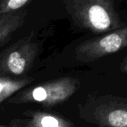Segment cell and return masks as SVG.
I'll return each instance as SVG.
<instances>
[{
	"instance_id": "cell-1",
	"label": "cell",
	"mask_w": 127,
	"mask_h": 127,
	"mask_svg": "<svg viewBox=\"0 0 127 127\" xmlns=\"http://www.w3.org/2000/svg\"><path fill=\"white\" fill-rule=\"evenodd\" d=\"M63 4L78 28L94 33H107L127 26L112 0H65Z\"/></svg>"
},
{
	"instance_id": "cell-2",
	"label": "cell",
	"mask_w": 127,
	"mask_h": 127,
	"mask_svg": "<svg viewBox=\"0 0 127 127\" xmlns=\"http://www.w3.org/2000/svg\"><path fill=\"white\" fill-rule=\"evenodd\" d=\"M79 79L63 77L38 86L23 89L7 100L9 104L38 103L51 108L68 100L80 88Z\"/></svg>"
},
{
	"instance_id": "cell-3",
	"label": "cell",
	"mask_w": 127,
	"mask_h": 127,
	"mask_svg": "<svg viewBox=\"0 0 127 127\" xmlns=\"http://www.w3.org/2000/svg\"><path fill=\"white\" fill-rule=\"evenodd\" d=\"M79 116L98 127H127V99L104 95L94 96L78 106Z\"/></svg>"
},
{
	"instance_id": "cell-4",
	"label": "cell",
	"mask_w": 127,
	"mask_h": 127,
	"mask_svg": "<svg viewBox=\"0 0 127 127\" xmlns=\"http://www.w3.org/2000/svg\"><path fill=\"white\" fill-rule=\"evenodd\" d=\"M39 50V45L32 34L19 39L0 52V76L19 77L28 72Z\"/></svg>"
},
{
	"instance_id": "cell-5",
	"label": "cell",
	"mask_w": 127,
	"mask_h": 127,
	"mask_svg": "<svg viewBox=\"0 0 127 127\" xmlns=\"http://www.w3.org/2000/svg\"><path fill=\"white\" fill-rule=\"evenodd\" d=\"M127 46V27L87 39L75 49V57L82 63L94 62L118 52Z\"/></svg>"
},
{
	"instance_id": "cell-6",
	"label": "cell",
	"mask_w": 127,
	"mask_h": 127,
	"mask_svg": "<svg viewBox=\"0 0 127 127\" xmlns=\"http://www.w3.org/2000/svg\"><path fill=\"white\" fill-rule=\"evenodd\" d=\"M24 118H15L10 122V127H75L74 124L65 117L53 112L28 110L22 113Z\"/></svg>"
},
{
	"instance_id": "cell-7",
	"label": "cell",
	"mask_w": 127,
	"mask_h": 127,
	"mask_svg": "<svg viewBox=\"0 0 127 127\" xmlns=\"http://www.w3.org/2000/svg\"><path fill=\"white\" fill-rule=\"evenodd\" d=\"M27 14V10H21L0 16V48L6 44L13 33L24 25Z\"/></svg>"
},
{
	"instance_id": "cell-8",
	"label": "cell",
	"mask_w": 127,
	"mask_h": 127,
	"mask_svg": "<svg viewBox=\"0 0 127 127\" xmlns=\"http://www.w3.org/2000/svg\"><path fill=\"white\" fill-rule=\"evenodd\" d=\"M33 81L31 77L13 79L0 76V104Z\"/></svg>"
},
{
	"instance_id": "cell-9",
	"label": "cell",
	"mask_w": 127,
	"mask_h": 127,
	"mask_svg": "<svg viewBox=\"0 0 127 127\" xmlns=\"http://www.w3.org/2000/svg\"><path fill=\"white\" fill-rule=\"evenodd\" d=\"M31 3V0H0V16L19 11Z\"/></svg>"
},
{
	"instance_id": "cell-10",
	"label": "cell",
	"mask_w": 127,
	"mask_h": 127,
	"mask_svg": "<svg viewBox=\"0 0 127 127\" xmlns=\"http://www.w3.org/2000/svg\"><path fill=\"white\" fill-rule=\"evenodd\" d=\"M127 57H125L122 61V63L120 65V69L121 71V72L123 73H127Z\"/></svg>"
},
{
	"instance_id": "cell-11",
	"label": "cell",
	"mask_w": 127,
	"mask_h": 127,
	"mask_svg": "<svg viewBox=\"0 0 127 127\" xmlns=\"http://www.w3.org/2000/svg\"><path fill=\"white\" fill-rule=\"evenodd\" d=\"M0 127H5V126H1V125H0Z\"/></svg>"
}]
</instances>
